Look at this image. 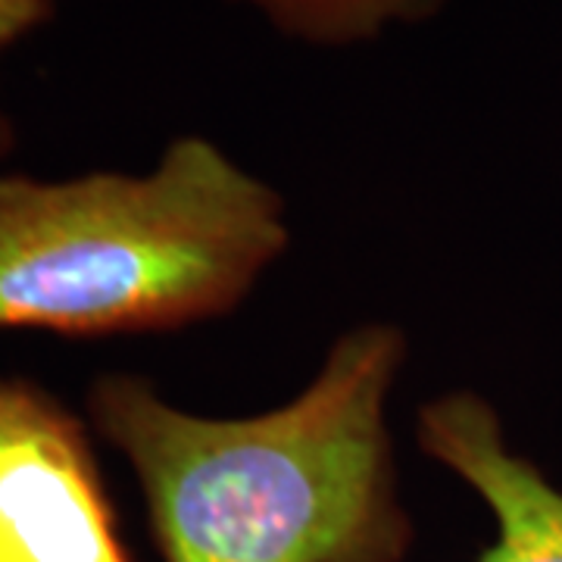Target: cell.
I'll use <instances>...</instances> for the list:
<instances>
[{
    "instance_id": "cell-6",
    "label": "cell",
    "mask_w": 562,
    "mask_h": 562,
    "mask_svg": "<svg viewBox=\"0 0 562 562\" xmlns=\"http://www.w3.org/2000/svg\"><path fill=\"white\" fill-rule=\"evenodd\" d=\"M57 10V0H0V54L35 32Z\"/></svg>"
},
{
    "instance_id": "cell-5",
    "label": "cell",
    "mask_w": 562,
    "mask_h": 562,
    "mask_svg": "<svg viewBox=\"0 0 562 562\" xmlns=\"http://www.w3.org/2000/svg\"><path fill=\"white\" fill-rule=\"evenodd\" d=\"M247 7L288 38L313 47H350L394 25L431 20L447 0H225Z\"/></svg>"
},
{
    "instance_id": "cell-1",
    "label": "cell",
    "mask_w": 562,
    "mask_h": 562,
    "mask_svg": "<svg viewBox=\"0 0 562 562\" xmlns=\"http://www.w3.org/2000/svg\"><path fill=\"white\" fill-rule=\"evenodd\" d=\"M403 362V328L366 322L269 413L198 416L140 375L106 372L88 416L132 465L162 562H401L409 519L387 401Z\"/></svg>"
},
{
    "instance_id": "cell-2",
    "label": "cell",
    "mask_w": 562,
    "mask_h": 562,
    "mask_svg": "<svg viewBox=\"0 0 562 562\" xmlns=\"http://www.w3.org/2000/svg\"><path fill=\"white\" fill-rule=\"evenodd\" d=\"M291 241L288 206L220 144L147 172L0 176V331H181L235 313Z\"/></svg>"
},
{
    "instance_id": "cell-7",
    "label": "cell",
    "mask_w": 562,
    "mask_h": 562,
    "mask_svg": "<svg viewBox=\"0 0 562 562\" xmlns=\"http://www.w3.org/2000/svg\"><path fill=\"white\" fill-rule=\"evenodd\" d=\"M10 147H13V122L0 113V160L10 154Z\"/></svg>"
},
{
    "instance_id": "cell-4",
    "label": "cell",
    "mask_w": 562,
    "mask_h": 562,
    "mask_svg": "<svg viewBox=\"0 0 562 562\" xmlns=\"http://www.w3.org/2000/svg\"><path fill=\"white\" fill-rule=\"evenodd\" d=\"M425 457L469 484L497 525L482 562H562V491L503 435L501 416L475 391H450L419 409Z\"/></svg>"
},
{
    "instance_id": "cell-3",
    "label": "cell",
    "mask_w": 562,
    "mask_h": 562,
    "mask_svg": "<svg viewBox=\"0 0 562 562\" xmlns=\"http://www.w3.org/2000/svg\"><path fill=\"white\" fill-rule=\"evenodd\" d=\"M0 562H132L88 425L20 375H0Z\"/></svg>"
}]
</instances>
